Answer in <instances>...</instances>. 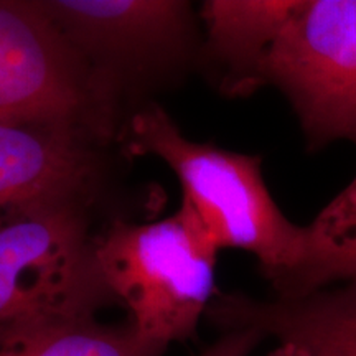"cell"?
Listing matches in <instances>:
<instances>
[{
    "instance_id": "6da1fadb",
    "label": "cell",
    "mask_w": 356,
    "mask_h": 356,
    "mask_svg": "<svg viewBox=\"0 0 356 356\" xmlns=\"http://www.w3.org/2000/svg\"><path fill=\"white\" fill-rule=\"evenodd\" d=\"M126 150L162 160L218 249L251 252L277 297H304L333 282L356 280L355 257L280 211L266 186L259 155L190 140L157 104L129 119Z\"/></svg>"
},
{
    "instance_id": "7a4b0ae2",
    "label": "cell",
    "mask_w": 356,
    "mask_h": 356,
    "mask_svg": "<svg viewBox=\"0 0 356 356\" xmlns=\"http://www.w3.org/2000/svg\"><path fill=\"white\" fill-rule=\"evenodd\" d=\"M95 249L106 286L140 335L165 346L195 335L216 296L220 249L188 202L160 221L114 220Z\"/></svg>"
},
{
    "instance_id": "3957f363",
    "label": "cell",
    "mask_w": 356,
    "mask_h": 356,
    "mask_svg": "<svg viewBox=\"0 0 356 356\" xmlns=\"http://www.w3.org/2000/svg\"><path fill=\"white\" fill-rule=\"evenodd\" d=\"M86 200H48L0 220V323L96 317L118 304L96 259Z\"/></svg>"
},
{
    "instance_id": "277c9868",
    "label": "cell",
    "mask_w": 356,
    "mask_h": 356,
    "mask_svg": "<svg viewBox=\"0 0 356 356\" xmlns=\"http://www.w3.org/2000/svg\"><path fill=\"white\" fill-rule=\"evenodd\" d=\"M119 86L71 47L42 0H0V121L65 119L113 139Z\"/></svg>"
},
{
    "instance_id": "5b68a950",
    "label": "cell",
    "mask_w": 356,
    "mask_h": 356,
    "mask_svg": "<svg viewBox=\"0 0 356 356\" xmlns=\"http://www.w3.org/2000/svg\"><path fill=\"white\" fill-rule=\"evenodd\" d=\"M264 84L284 92L312 145L356 142V0H302L269 53Z\"/></svg>"
},
{
    "instance_id": "8992f818",
    "label": "cell",
    "mask_w": 356,
    "mask_h": 356,
    "mask_svg": "<svg viewBox=\"0 0 356 356\" xmlns=\"http://www.w3.org/2000/svg\"><path fill=\"white\" fill-rule=\"evenodd\" d=\"M71 47L121 88L124 74L184 55L190 3L178 0H42Z\"/></svg>"
},
{
    "instance_id": "52a82bcc",
    "label": "cell",
    "mask_w": 356,
    "mask_h": 356,
    "mask_svg": "<svg viewBox=\"0 0 356 356\" xmlns=\"http://www.w3.org/2000/svg\"><path fill=\"white\" fill-rule=\"evenodd\" d=\"M99 144L95 132L65 119L0 121V220L48 200L91 202Z\"/></svg>"
},
{
    "instance_id": "ba28073f",
    "label": "cell",
    "mask_w": 356,
    "mask_h": 356,
    "mask_svg": "<svg viewBox=\"0 0 356 356\" xmlns=\"http://www.w3.org/2000/svg\"><path fill=\"white\" fill-rule=\"evenodd\" d=\"M204 318L222 332L254 328L307 356H356V280L291 299L216 293Z\"/></svg>"
},
{
    "instance_id": "9c48e42d",
    "label": "cell",
    "mask_w": 356,
    "mask_h": 356,
    "mask_svg": "<svg viewBox=\"0 0 356 356\" xmlns=\"http://www.w3.org/2000/svg\"><path fill=\"white\" fill-rule=\"evenodd\" d=\"M302 0H208L202 3L208 53L225 70L221 86L244 96L264 86L269 53Z\"/></svg>"
},
{
    "instance_id": "30bf717a",
    "label": "cell",
    "mask_w": 356,
    "mask_h": 356,
    "mask_svg": "<svg viewBox=\"0 0 356 356\" xmlns=\"http://www.w3.org/2000/svg\"><path fill=\"white\" fill-rule=\"evenodd\" d=\"M165 350L129 320L121 325L101 323L96 317L0 323V356H163Z\"/></svg>"
},
{
    "instance_id": "8fae6325",
    "label": "cell",
    "mask_w": 356,
    "mask_h": 356,
    "mask_svg": "<svg viewBox=\"0 0 356 356\" xmlns=\"http://www.w3.org/2000/svg\"><path fill=\"white\" fill-rule=\"evenodd\" d=\"M328 246L356 259V175L310 225Z\"/></svg>"
},
{
    "instance_id": "7c38bea8",
    "label": "cell",
    "mask_w": 356,
    "mask_h": 356,
    "mask_svg": "<svg viewBox=\"0 0 356 356\" xmlns=\"http://www.w3.org/2000/svg\"><path fill=\"white\" fill-rule=\"evenodd\" d=\"M264 338L266 337L254 328L225 332V335L216 343H213L200 356H249Z\"/></svg>"
},
{
    "instance_id": "4fadbf2b",
    "label": "cell",
    "mask_w": 356,
    "mask_h": 356,
    "mask_svg": "<svg viewBox=\"0 0 356 356\" xmlns=\"http://www.w3.org/2000/svg\"><path fill=\"white\" fill-rule=\"evenodd\" d=\"M269 356H307L300 348L291 343H280L277 350H274Z\"/></svg>"
}]
</instances>
